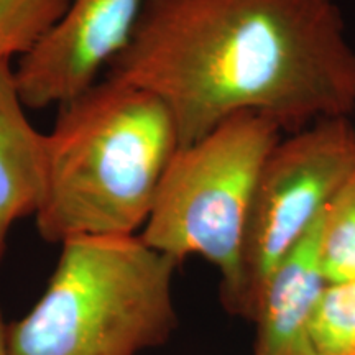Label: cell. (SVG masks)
Here are the masks:
<instances>
[{
    "label": "cell",
    "instance_id": "cell-1",
    "mask_svg": "<svg viewBox=\"0 0 355 355\" xmlns=\"http://www.w3.org/2000/svg\"><path fill=\"white\" fill-rule=\"evenodd\" d=\"M105 74L157 96L181 146L239 114L293 133L355 112L339 0H145Z\"/></svg>",
    "mask_w": 355,
    "mask_h": 355
},
{
    "label": "cell",
    "instance_id": "cell-2",
    "mask_svg": "<svg viewBox=\"0 0 355 355\" xmlns=\"http://www.w3.org/2000/svg\"><path fill=\"white\" fill-rule=\"evenodd\" d=\"M180 146L157 96L105 74L58 105L44 133L43 196L33 216L40 237L61 245L139 235Z\"/></svg>",
    "mask_w": 355,
    "mask_h": 355
},
{
    "label": "cell",
    "instance_id": "cell-3",
    "mask_svg": "<svg viewBox=\"0 0 355 355\" xmlns=\"http://www.w3.org/2000/svg\"><path fill=\"white\" fill-rule=\"evenodd\" d=\"M178 266L140 235L69 239L43 295L10 324V355H140L166 344Z\"/></svg>",
    "mask_w": 355,
    "mask_h": 355
},
{
    "label": "cell",
    "instance_id": "cell-4",
    "mask_svg": "<svg viewBox=\"0 0 355 355\" xmlns=\"http://www.w3.org/2000/svg\"><path fill=\"white\" fill-rule=\"evenodd\" d=\"M283 135L263 115L239 114L180 146L139 234L178 265L193 255L214 265L229 313L241 295L243 237L257 178Z\"/></svg>",
    "mask_w": 355,
    "mask_h": 355
},
{
    "label": "cell",
    "instance_id": "cell-5",
    "mask_svg": "<svg viewBox=\"0 0 355 355\" xmlns=\"http://www.w3.org/2000/svg\"><path fill=\"white\" fill-rule=\"evenodd\" d=\"M354 170L350 117L322 119L279 139L257 178L243 237L241 295L232 314L252 318L266 278L316 227Z\"/></svg>",
    "mask_w": 355,
    "mask_h": 355
},
{
    "label": "cell",
    "instance_id": "cell-6",
    "mask_svg": "<svg viewBox=\"0 0 355 355\" xmlns=\"http://www.w3.org/2000/svg\"><path fill=\"white\" fill-rule=\"evenodd\" d=\"M145 0H69L61 20L17 60L26 109L61 105L99 81L130 40Z\"/></svg>",
    "mask_w": 355,
    "mask_h": 355
},
{
    "label": "cell",
    "instance_id": "cell-7",
    "mask_svg": "<svg viewBox=\"0 0 355 355\" xmlns=\"http://www.w3.org/2000/svg\"><path fill=\"white\" fill-rule=\"evenodd\" d=\"M319 224L277 265L257 296L255 355H316L313 321L329 285L319 255Z\"/></svg>",
    "mask_w": 355,
    "mask_h": 355
},
{
    "label": "cell",
    "instance_id": "cell-8",
    "mask_svg": "<svg viewBox=\"0 0 355 355\" xmlns=\"http://www.w3.org/2000/svg\"><path fill=\"white\" fill-rule=\"evenodd\" d=\"M43 176L44 133L28 119L13 61L0 60V266L12 229L38 209Z\"/></svg>",
    "mask_w": 355,
    "mask_h": 355
},
{
    "label": "cell",
    "instance_id": "cell-9",
    "mask_svg": "<svg viewBox=\"0 0 355 355\" xmlns=\"http://www.w3.org/2000/svg\"><path fill=\"white\" fill-rule=\"evenodd\" d=\"M319 255L327 282L355 279V170L321 217Z\"/></svg>",
    "mask_w": 355,
    "mask_h": 355
},
{
    "label": "cell",
    "instance_id": "cell-10",
    "mask_svg": "<svg viewBox=\"0 0 355 355\" xmlns=\"http://www.w3.org/2000/svg\"><path fill=\"white\" fill-rule=\"evenodd\" d=\"M69 0H0V60H20L42 42Z\"/></svg>",
    "mask_w": 355,
    "mask_h": 355
},
{
    "label": "cell",
    "instance_id": "cell-11",
    "mask_svg": "<svg viewBox=\"0 0 355 355\" xmlns=\"http://www.w3.org/2000/svg\"><path fill=\"white\" fill-rule=\"evenodd\" d=\"M311 337L316 355H355V279L326 286Z\"/></svg>",
    "mask_w": 355,
    "mask_h": 355
},
{
    "label": "cell",
    "instance_id": "cell-12",
    "mask_svg": "<svg viewBox=\"0 0 355 355\" xmlns=\"http://www.w3.org/2000/svg\"><path fill=\"white\" fill-rule=\"evenodd\" d=\"M0 355H10V324L6 322L0 308Z\"/></svg>",
    "mask_w": 355,
    "mask_h": 355
}]
</instances>
